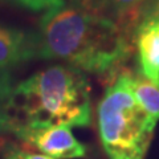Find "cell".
Segmentation results:
<instances>
[{"label": "cell", "instance_id": "obj_10", "mask_svg": "<svg viewBox=\"0 0 159 159\" xmlns=\"http://www.w3.org/2000/svg\"><path fill=\"white\" fill-rule=\"evenodd\" d=\"M68 4L82 9V11L105 16L106 0H68Z\"/></svg>", "mask_w": 159, "mask_h": 159}, {"label": "cell", "instance_id": "obj_9", "mask_svg": "<svg viewBox=\"0 0 159 159\" xmlns=\"http://www.w3.org/2000/svg\"><path fill=\"white\" fill-rule=\"evenodd\" d=\"M15 86L13 78L9 70H0V131H4L7 105Z\"/></svg>", "mask_w": 159, "mask_h": 159}, {"label": "cell", "instance_id": "obj_13", "mask_svg": "<svg viewBox=\"0 0 159 159\" xmlns=\"http://www.w3.org/2000/svg\"><path fill=\"white\" fill-rule=\"evenodd\" d=\"M143 21H159V0H147L139 13V23Z\"/></svg>", "mask_w": 159, "mask_h": 159}, {"label": "cell", "instance_id": "obj_11", "mask_svg": "<svg viewBox=\"0 0 159 159\" xmlns=\"http://www.w3.org/2000/svg\"><path fill=\"white\" fill-rule=\"evenodd\" d=\"M4 159H53L45 154H37L32 151H27L16 146H8L4 152Z\"/></svg>", "mask_w": 159, "mask_h": 159}, {"label": "cell", "instance_id": "obj_6", "mask_svg": "<svg viewBox=\"0 0 159 159\" xmlns=\"http://www.w3.org/2000/svg\"><path fill=\"white\" fill-rule=\"evenodd\" d=\"M139 72L154 82L159 78V21L139 23L133 34Z\"/></svg>", "mask_w": 159, "mask_h": 159}, {"label": "cell", "instance_id": "obj_15", "mask_svg": "<svg viewBox=\"0 0 159 159\" xmlns=\"http://www.w3.org/2000/svg\"><path fill=\"white\" fill-rule=\"evenodd\" d=\"M157 84H158V85H159V78H158V81H157Z\"/></svg>", "mask_w": 159, "mask_h": 159}, {"label": "cell", "instance_id": "obj_3", "mask_svg": "<svg viewBox=\"0 0 159 159\" xmlns=\"http://www.w3.org/2000/svg\"><path fill=\"white\" fill-rule=\"evenodd\" d=\"M98 130L109 157L143 159L152 139L154 123L133 96L129 74H119L98 105Z\"/></svg>", "mask_w": 159, "mask_h": 159}, {"label": "cell", "instance_id": "obj_12", "mask_svg": "<svg viewBox=\"0 0 159 159\" xmlns=\"http://www.w3.org/2000/svg\"><path fill=\"white\" fill-rule=\"evenodd\" d=\"M19 4H21L25 8H29L32 11H43V9H48L62 6L65 0H13Z\"/></svg>", "mask_w": 159, "mask_h": 159}, {"label": "cell", "instance_id": "obj_7", "mask_svg": "<svg viewBox=\"0 0 159 159\" xmlns=\"http://www.w3.org/2000/svg\"><path fill=\"white\" fill-rule=\"evenodd\" d=\"M129 84L138 105L157 125L159 121V85L139 70L135 74H129Z\"/></svg>", "mask_w": 159, "mask_h": 159}, {"label": "cell", "instance_id": "obj_1", "mask_svg": "<svg viewBox=\"0 0 159 159\" xmlns=\"http://www.w3.org/2000/svg\"><path fill=\"white\" fill-rule=\"evenodd\" d=\"M37 57L64 61L84 73L106 74L125 62L133 37L111 19L68 4L45 11L40 20Z\"/></svg>", "mask_w": 159, "mask_h": 159}, {"label": "cell", "instance_id": "obj_4", "mask_svg": "<svg viewBox=\"0 0 159 159\" xmlns=\"http://www.w3.org/2000/svg\"><path fill=\"white\" fill-rule=\"evenodd\" d=\"M15 137L36 147L53 159H78L86 155V146L81 143L66 125H34L13 129Z\"/></svg>", "mask_w": 159, "mask_h": 159}, {"label": "cell", "instance_id": "obj_8", "mask_svg": "<svg viewBox=\"0 0 159 159\" xmlns=\"http://www.w3.org/2000/svg\"><path fill=\"white\" fill-rule=\"evenodd\" d=\"M147 0H106L105 16L133 37L138 25L139 13Z\"/></svg>", "mask_w": 159, "mask_h": 159}, {"label": "cell", "instance_id": "obj_2", "mask_svg": "<svg viewBox=\"0 0 159 159\" xmlns=\"http://www.w3.org/2000/svg\"><path fill=\"white\" fill-rule=\"evenodd\" d=\"M90 121L92 99L86 74L69 65H53L13 86L4 131L34 125L84 127Z\"/></svg>", "mask_w": 159, "mask_h": 159}, {"label": "cell", "instance_id": "obj_14", "mask_svg": "<svg viewBox=\"0 0 159 159\" xmlns=\"http://www.w3.org/2000/svg\"><path fill=\"white\" fill-rule=\"evenodd\" d=\"M110 159H127V158H125V157H113Z\"/></svg>", "mask_w": 159, "mask_h": 159}, {"label": "cell", "instance_id": "obj_5", "mask_svg": "<svg viewBox=\"0 0 159 159\" xmlns=\"http://www.w3.org/2000/svg\"><path fill=\"white\" fill-rule=\"evenodd\" d=\"M33 57H37L36 33L0 25V70H9Z\"/></svg>", "mask_w": 159, "mask_h": 159}]
</instances>
